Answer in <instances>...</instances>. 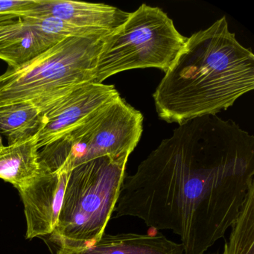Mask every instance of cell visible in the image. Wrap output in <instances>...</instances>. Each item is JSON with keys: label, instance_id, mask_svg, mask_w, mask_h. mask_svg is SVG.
Here are the masks:
<instances>
[{"label": "cell", "instance_id": "1", "mask_svg": "<svg viewBox=\"0 0 254 254\" xmlns=\"http://www.w3.org/2000/svg\"><path fill=\"white\" fill-rule=\"evenodd\" d=\"M254 136L216 115L179 125L126 175L114 218H140L204 254L236 221L254 185Z\"/></svg>", "mask_w": 254, "mask_h": 254}, {"label": "cell", "instance_id": "2", "mask_svg": "<svg viewBox=\"0 0 254 254\" xmlns=\"http://www.w3.org/2000/svg\"><path fill=\"white\" fill-rule=\"evenodd\" d=\"M254 88V54L223 17L187 38L153 98L161 120L181 125L216 115Z\"/></svg>", "mask_w": 254, "mask_h": 254}, {"label": "cell", "instance_id": "3", "mask_svg": "<svg viewBox=\"0 0 254 254\" xmlns=\"http://www.w3.org/2000/svg\"><path fill=\"white\" fill-rule=\"evenodd\" d=\"M107 35L65 38L21 66L8 67L0 75V105L29 102L44 114L78 87L96 83Z\"/></svg>", "mask_w": 254, "mask_h": 254}, {"label": "cell", "instance_id": "4", "mask_svg": "<svg viewBox=\"0 0 254 254\" xmlns=\"http://www.w3.org/2000/svg\"><path fill=\"white\" fill-rule=\"evenodd\" d=\"M127 160L99 157L73 168L57 224L50 235L56 254H80L105 234Z\"/></svg>", "mask_w": 254, "mask_h": 254}, {"label": "cell", "instance_id": "5", "mask_svg": "<svg viewBox=\"0 0 254 254\" xmlns=\"http://www.w3.org/2000/svg\"><path fill=\"white\" fill-rule=\"evenodd\" d=\"M186 41L163 10L142 4L105 37L96 83L102 84L109 77L130 69L157 68L166 72Z\"/></svg>", "mask_w": 254, "mask_h": 254}, {"label": "cell", "instance_id": "6", "mask_svg": "<svg viewBox=\"0 0 254 254\" xmlns=\"http://www.w3.org/2000/svg\"><path fill=\"white\" fill-rule=\"evenodd\" d=\"M143 116L121 96L95 111L82 124L39 151L40 164L59 169L75 168L99 157L128 160L140 140Z\"/></svg>", "mask_w": 254, "mask_h": 254}, {"label": "cell", "instance_id": "7", "mask_svg": "<svg viewBox=\"0 0 254 254\" xmlns=\"http://www.w3.org/2000/svg\"><path fill=\"white\" fill-rule=\"evenodd\" d=\"M72 169L67 163L55 170L41 167L35 180L19 191L24 206L26 239L50 236L53 233Z\"/></svg>", "mask_w": 254, "mask_h": 254}, {"label": "cell", "instance_id": "8", "mask_svg": "<svg viewBox=\"0 0 254 254\" xmlns=\"http://www.w3.org/2000/svg\"><path fill=\"white\" fill-rule=\"evenodd\" d=\"M114 85L84 84L42 114L38 133V148L53 143L82 124L95 111L120 96Z\"/></svg>", "mask_w": 254, "mask_h": 254}, {"label": "cell", "instance_id": "9", "mask_svg": "<svg viewBox=\"0 0 254 254\" xmlns=\"http://www.w3.org/2000/svg\"><path fill=\"white\" fill-rule=\"evenodd\" d=\"M130 13L101 3L69 0H35L26 15L50 16L80 27L112 32L127 20Z\"/></svg>", "mask_w": 254, "mask_h": 254}, {"label": "cell", "instance_id": "10", "mask_svg": "<svg viewBox=\"0 0 254 254\" xmlns=\"http://www.w3.org/2000/svg\"><path fill=\"white\" fill-rule=\"evenodd\" d=\"M61 38L31 26L22 17L0 21V59L17 68L56 45Z\"/></svg>", "mask_w": 254, "mask_h": 254}, {"label": "cell", "instance_id": "11", "mask_svg": "<svg viewBox=\"0 0 254 254\" xmlns=\"http://www.w3.org/2000/svg\"><path fill=\"white\" fill-rule=\"evenodd\" d=\"M80 254H184V247L162 233H105Z\"/></svg>", "mask_w": 254, "mask_h": 254}, {"label": "cell", "instance_id": "12", "mask_svg": "<svg viewBox=\"0 0 254 254\" xmlns=\"http://www.w3.org/2000/svg\"><path fill=\"white\" fill-rule=\"evenodd\" d=\"M38 134L26 140L0 148V179L24 190L41 170Z\"/></svg>", "mask_w": 254, "mask_h": 254}, {"label": "cell", "instance_id": "13", "mask_svg": "<svg viewBox=\"0 0 254 254\" xmlns=\"http://www.w3.org/2000/svg\"><path fill=\"white\" fill-rule=\"evenodd\" d=\"M42 114L29 102L0 105V133L8 138V145L26 140L38 134Z\"/></svg>", "mask_w": 254, "mask_h": 254}, {"label": "cell", "instance_id": "14", "mask_svg": "<svg viewBox=\"0 0 254 254\" xmlns=\"http://www.w3.org/2000/svg\"><path fill=\"white\" fill-rule=\"evenodd\" d=\"M231 229L223 254H254V185Z\"/></svg>", "mask_w": 254, "mask_h": 254}, {"label": "cell", "instance_id": "15", "mask_svg": "<svg viewBox=\"0 0 254 254\" xmlns=\"http://www.w3.org/2000/svg\"><path fill=\"white\" fill-rule=\"evenodd\" d=\"M23 19L34 27L41 30L44 33L53 35L57 38L64 39L69 37H90L98 35H107L111 32L103 31L93 30L80 27L50 16L34 17V16H23Z\"/></svg>", "mask_w": 254, "mask_h": 254}, {"label": "cell", "instance_id": "16", "mask_svg": "<svg viewBox=\"0 0 254 254\" xmlns=\"http://www.w3.org/2000/svg\"><path fill=\"white\" fill-rule=\"evenodd\" d=\"M2 146H3V145H2V138H1V136H0V148H1Z\"/></svg>", "mask_w": 254, "mask_h": 254}]
</instances>
